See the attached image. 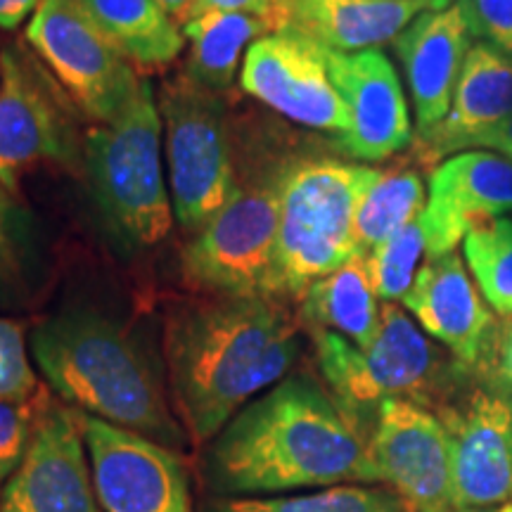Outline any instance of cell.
Wrapping results in <instances>:
<instances>
[{"mask_svg": "<svg viewBox=\"0 0 512 512\" xmlns=\"http://www.w3.org/2000/svg\"><path fill=\"white\" fill-rule=\"evenodd\" d=\"M240 86L294 124L342 138L349 112L330 79L325 48L297 34H268L249 46Z\"/></svg>", "mask_w": 512, "mask_h": 512, "instance_id": "obj_14", "label": "cell"}, {"mask_svg": "<svg viewBox=\"0 0 512 512\" xmlns=\"http://www.w3.org/2000/svg\"><path fill=\"white\" fill-rule=\"evenodd\" d=\"M0 512H102L79 413L41 403L27 456L3 486Z\"/></svg>", "mask_w": 512, "mask_h": 512, "instance_id": "obj_15", "label": "cell"}, {"mask_svg": "<svg viewBox=\"0 0 512 512\" xmlns=\"http://www.w3.org/2000/svg\"><path fill=\"white\" fill-rule=\"evenodd\" d=\"M330 79L349 112V131L337 138L347 155L382 162L413 143V124L399 74L382 50L337 53L325 48Z\"/></svg>", "mask_w": 512, "mask_h": 512, "instance_id": "obj_16", "label": "cell"}, {"mask_svg": "<svg viewBox=\"0 0 512 512\" xmlns=\"http://www.w3.org/2000/svg\"><path fill=\"white\" fill-rule=\"evenodd\" d=\"M311 337L328 392L366 439L363 420L375 418L382 401L408 399L439 406L475 375L451 361L394 302L382 304L380 332L366 349L330 330H313Z\"/></svg>", "mask_w": 512, "mask_h": 512, "instance_id": "obj_4", "label": "cell"}, {"mask_svg": "<svg viewBox=\"0 0 512 512\" xmlns=\"http://www.w3.org/2000/svg\"><path fill=\"white\" fill-rule=\"evenodd\" d=\"M283 174L247 188L238 185L226 207L197 230L183 249L192 283L235 297H283L275 268Z\"/></svg>", "mask_w": 512, "mask_h": 512, "instance_id": "obj_9", "label": "cell"}, {"mask_svg": "<svg viewBox=\"0 0 512 512\" xmlns=\"http://www.w3.org/2000/svg\"><path fill=\"white\" fill-rule=\"evenodd\" d=\"M17 278V256L12 247L8 230V207H5L3 190H0V299L12 292V283Z\"/></svg>", "mask_w": 512, "mask_h": 512, "instance_id": "obj_34", "label": "cell"}, {"mask_svg": "<svg viewBox=\"0 0 512 512\" xmlns=\"http://www.w3.org/2000/svg\"><path fill=\"white\" fill-rule=\"evenodd\" d=\"M456 0H285L278 34H297L337 53L380 50L425 10Z\"/></svg>", "mask_w": 512, "mask_h": 512, "instance_id": "obj_21", "label": "cell"}, {"mask_svg": "<svg viewBox=\"0 0 512 512\" xmlns=\"http://www.w3.org/2000/svg\"><path fill=\"white\" fill-rule=\"evenodd\" d=\"M24 38L95 124H112L138 95L143 79L83 0H43Z\"/></svg>", "mask_w": 512, "mask_h": 512, "instance_id": "obj_8", "label": "cell"}, {"mask_svg": "<svg viewBox=\"0 0 512 512\" xmlns=\"http://www.w3.org/2000/svg\"><path fill=\"white\" fill-rule=\"evenodd\" d=\"M209 512H413L389 486L337 484L309 494L221 498Z\"/></svg>", "mask_w": 512, "mask_h": 512, "instance_id": "obj_26", "label": "cell"}, {"mask_svg": "<svg viewBox=\"0 0 512 512\" xmlns=\"http://www.w3.org/2000/svg\"><path fill=\"white\" fill-rule=\"evenodd\" d=\"M285 0H197L195 8L190 10V19L204 15L209 10H228V12H247V15L261 17L271 27V34H278L280 12H283Z\"/></svg>", "mask_w": 512, "mask_h": 512, "instance_id": "obj_33", "label": "cell"}, {"mask_svg": "<svg viewBox=\"0 0 512 512\" xmlns=\"http://www.w3.org/2000/svg\"><path fill=\"white\" fill-rule=\"evenodd\" d=\"M475 38L470 0H456L439 10H425L394 41L406 72L418 119V133L430 131L451 110L465 57Z\"/></svg>", "mask_w": 512, "mask_h": 512, "instance_id": "obj_19", "label": "cell"}, {"mask_svg": "<svg viewBox=\"0 0 512 512\" xmlns=\"http://www.w3.org/2000/svg\"><path fill=\"white\" fill-rule=\"evenodd\" d=\"M204 475L226 498L380 484L368 439L323 384L290 375L247 403L211 439Z\"/></svg>", "mask_w": 512, "mask_h": 512, "instance_id": "obj_1", "label": "cell"}, {"mask_svg": "<svg viewBox=\"0 0 512 512\" xmlns=\"http://www.w3.org/2000/svg\"><path fill=\"white\" fill-rule=\"evenodd\" d=\"M377 482L396 491L413 512H456L451 441L444 422L408 399L382 401L368 434Z\"/></svg>", "mask_w": 512, "mask_h": 512, "instance_id": "obj_12", "label": "cell"}, {"mask_svg": "<svg viewBox=\"0 0 512 512\" xmlns=\"http://www.w3.org/2000/svg\"><path fill=\"white\" fill-rule=\"evenodd\" d=\"M43 403V401H41ZM41 403L31 399H3L0 396V486L15 475L27 456Z\"/></svg>", "mask_w": 512, "mask_h": 512, "instance_id": "obj_29", "label": "cell"}, {"mask_svg": "<svg viewBox=\"0 0 512 512\" xmlns=\"http://www.w3.org/2000/svg\"><path fill=\"white\" fill-rule=\"evenodd\" d=\"M463 256L484 302L512 320V221L491 219L465 235Z\"/></svg>", "mask_w": 512, "mask_h": 512, "instance_id": "obj_27", "label": "cell"}, {"mask_svg": "<svg viewBox=\"0 0 512 512\" xmlns=\"http://www.w3.org/2000/svg\"><path fill=\"white\" fill-rule=\"evenodd\" d=\"M36 368L79 413L136 432L171 451L188 441L171 411L162 375L143 344L95 311H64L29 335Z\"/></svg>", "mask_w": 512, "mask_h": 512, "instance_id": "obj_3", "label": "cell"}, {"mask_svg": "<svg viewBox=\"0 0 512 512\" xmlns=\"http://www.w3.org/2000/svg\"><path fill=\"white\" fill-rule=\"evenodd\" d=\"M498 512H512V503L501 505V508H498Z\"/></svg>", "mask_w": 512, "mask_h": 512, "instance_id": "obj_39", "label": "cell"}, {"mask_svg": "<svg viewBox=\"0 0 512 512\" xmlns=\"http://www.w3.org/2000/svg\"><path fill=\"white\" fill-rule=\"evenodd\" d=\"M181 31L188 41L185 74L221 95L233 88L249 46L271 34V27L247 12L209 10L185 22Z\"/></svg>", "mask_w": 512, "mask_h": 512, "instance_id": "obj_23", "label": "cell"}, {"mask_svg": "<svg viewBox=\"0 0 512 512\" xmlns=\"http://www.w3.org/2000/svg\"><path fill=\"white\" fill-rule=\"evenodd\" d=\"M46 162H79L76 126L41 62L8 46L0 53V188L17 192L27 171Z\"/></svg>", "mask_w": 512, "mask_h": 512, "instance_id": "obj_10", "label": "cell"}, {"mask_svg": "<svg viewBox=\"0 0 512 512\" xmlns=\"http://www.w3.org/2000/svg\"><path fill=\"white\" fill-rule=\"evenodd\" d=\"M95 22L140 67H164L183 50V31L157 0H83Z\"/></svg>", "mask_w": 512, "mask_h": 512, "instance_id": "obj_24", "label": "cell"}, {"mask_svg": "<svg viewBox=\"0 0 512 512\" xmlns=\"http://www.w3.org/2000/svg\"><path fill=\"white\" fill-rule=\"evenodd\" d=\"M437 415L451 441L456 508L512 503V403L486 384L463 382Z\"/></svg>", "mask_w": 512, "mask_h": 512, "instance_id": "obj_13", "label": "cell"}, {"mask_svg": "<svg viewBox=\"0 0 512 512\" xmlns=\"http://www.w3.org/2000/svg\"><path fill=\"white\" fill-rule=\"evenodd\" d=\"M401 302L425 335L439 342L453 361L470 373H482L501 325L467 275L456 249L427 256Z\"/></svg>", "mask_w": 512, "mask_h": 512, "instance_id": "obj_17", "label": "cell"}, {"mask_svg": "<svg viewBox=\"0 0 512 512\" xmlns=\"http://www.w3.org/2000/svg\"><path fill=\"white\" fill-rule=\"evenodd\" d=\"M425 183L413 169L380 171L358 204L354 240L358 254L389 240L425 211Z\"/></svg>", "mask_w": 512, "mask_h": 512, "instance_id": "obj_25", "label": "cell"}, {"mask_svg": "<svg viewBox=\"0 0 512 512\" xmlns=\"http://www.w3.org/2000/svg\"><path fill=\"white\" fill-rule=\"evenodd\" d=\"M479 375L486 380V387L512 403V320L498 328L489 361Z\"/></svg>", "mask_w": 512, "mask_h": 512, "instance_id": "obj_32", "label": "cell"}, {"mask_svg": "<svg viewBox=\"0 0 512 512\" xmlns=\"http://www.w3.org/2000/svg\"><path fill=\"white\" fill-rule=\"evenodd\" d=\"M162 117L152 83L112 124H95L83 138V166L102 219L128 249H150L171 233L174 207L162 164Z\"/></svg>", "mask_w": 512, "mask_h": 512, "instance_id": "obj_5", "label": "cell"}, {"mask_svg": "<svg viewBox=\"0 0 512 512\" xmlns=\"http://www.w3.org/2000/svg\"><path fill=\"white\" fill-rule=\"evenodd\" d=\"M102 512H195L178 451L79 413Z\"/></svg>", "mask_w": 512, "mask_h": 512, "instance_id": "obj_11", "label": "cell"}, {"mask_svg": "<svg viewBox=\"0 0 512 512\" xmlns=\"http://www.w3.org/2000/svg\"><path fill=\"white\" fill-rule=\"evenodd\" d=\"M472 147H482V150L496 152V155L512 159V117L501 121V124L491 128L489 133H484L482 138H477Z\"/></svg>", "mask_w": 512, "mask_h": 512, "instance_id": "obj_36", "label": "cell"}, {"mask_svg": "<svg viewBox=\"0 0 512 512\" xmlns=\"http://www.w3.org/2000/svg\"><path fill=\"white\" fill-rule=\"evenodd\" d=\"M43 0H0V29H17L19 24L34 17Z\"/></svg>", "mask_w": 512, "mask_h": 512, "instance_id": "obj_35", "label": "cell"}, {"mask_svg": "<svg viewBox=\"0 0 512 512\" xmlns=\"http://www.w3.org/2000/svg\"><path fill=\"white\" fill-rule=\"evenodd\" d=\"M456 512H498V508H479V510H456Z\"/></svg>", "mask_w": 512, "mask_h": 512, "instance_id": "obj_38", "label": "cell"}, {"mask_svg": "<svg viewBox=\"0 0 512 512\" xmlns=\"http://www.w3.org/2000/svg\"><path fill=\"white\" fill-rule=\"evenodd\" d=\"M0 190H3V188H0Z\"/></svg>", "mask_w": 512, "mask_h": 512, "instance_id": "obj_40", "label": "cell"}, {"mask_svg": "<svg viewBox=\"0 0 512 512\" xmlns=\"http://www.w3.org/2000/svg\"><path fill=\"white\" fill-rule=\"evenodd\" d=\"M370 280L366 254L351 256L344 266L306 287L299 299V320L309 332L330 330L366 349L380 332L382 306Z\"/></svg>", "mask_w": 512, "mask_h": 512, "instance_id": "obj_22", "label": "cell"}, {"mask_svg": "<svg viewBox=\"0 0 512 512\" xmlns=\"http://www.w3.org/2000/svg\"><path fill=\"white\" fill-rule=\"evenodd\" d=\"M512 117V57L491 43L470 48L451 110L430 131L418 133L413 155L420 164H441L448 155L472 150L477 138Z\"/></svg>", "mask_w": 512, "mask_h": 512, "instance_id": "obj_20", "label": "cell"}, {"mask_svg": "<svg viewBox=\"0 0 512 512\" xmlns=\"http://www.w3.org/2000/svg\"><path fill=\"white\" fill-rule=\"evenodd\" d=\"M159 117L174 216L185 230H202L238 188L226 105L183 72L162 86Z\"/></svg>", "mask_w": 512, "mask_h": 512, "instance_id": "obj_7", "label": "cell"}, {"mask_svg": "<svg viewBox=\"0 0 512 512\" xmlns=\"http://www.w3.org/2000/svg\"><path fill=\"white\" fill-rule=\"evenodd\" d=\"M157 3H159V8L166 12V15L174 19L178 27H183V24L188 22L190 10L195 8L197 0H157Z\"/></svg>", "mask_w": 512, "mask_h": 512, "instance_id": "obj_37", "label": "cell"}, {"mask_svg": "<svg viewBox=\"0 0 512 512\" xmlns=\"http://www.w3.org/2000/svg\"><path fill=\"white\" fill-rule=\"evenodd\" d=\"M380 171L339 162H304L280 185L278 268L283 297L302 299L306 287L358 254L354 221L358 204Z\"/></svg>", "mask_w": 512, "mask_h": 512, "instance_id": "obj_6", "label": "cell"}, {"mask_svg": "<svg viewBox=\"0 0 512 512\" xmlns=\"http://www.w3.org/2000/svg\"><path fill=\"white\" fill-rule=\"evenodd\" d=\"M422 254H427V245L418 221L370 249L366 254L368 273L382 302H399L406 297L418 275Z\"/></svg>", "mask_w": 512, "mask_h": 512, "instance_id": "obj_28", "label": "cell"}, {"mask_svg": "<svg viewBox=\"0 0 512 512\" xmlns=\"http://www.w3.org/2000/svg\"><path fill=\"white\" fill-rule=\"evenodd\" d=\"M512 211V159L489 150H465L430 176V200L420 214L427 256L456 249L479 223Z\"/></svg>", "mask_w": 512, "mask_h": 512, "instance_id": "obj_18", "label": "cell"}, {"mask_svg": "<svg viewBox=\"0 0 512 512\" xmlns=\"http://www.w3.org/2000/svg\"><path fill=\"white\" fill-rule=\"evenodd\" d=\"M475 36L512 57V0H470Z\"/></svg>", "mask_w": 512, "mask_h": 512, "instance_id": "obj_31", "label": "cell"}, {"mask_svg": "<svg viewBox=\"0 0 512 512\" xmlns=\"http://www.w3.org/2000/svg\"><path fill=\"white\" fill-rule=\"evenodd\" d=\"M36 389V375L31 370L22 328L8 318H0V396L31 399L36 396Z\"/></svg>", "mask_w": 512, "mask_h": 512, "instance_id": "obj_30", "label": "cell"}, {"mask_svg": "<svg viewBox=\"0 0 512 512\" xmlns=\"http://www.w3.org/2000/svg\"><path fill=\"white\" fill-rule=\"evenodd\" d=\"M302 320L283 297L219 294L178 309L166 325L171 394L190 439L211 441L247 403L290 373Z\"/></svg>", "mask_w": 512, "mask_h": 512, "instance_id": "obj_2", "label": "cell"}]
</instances>
